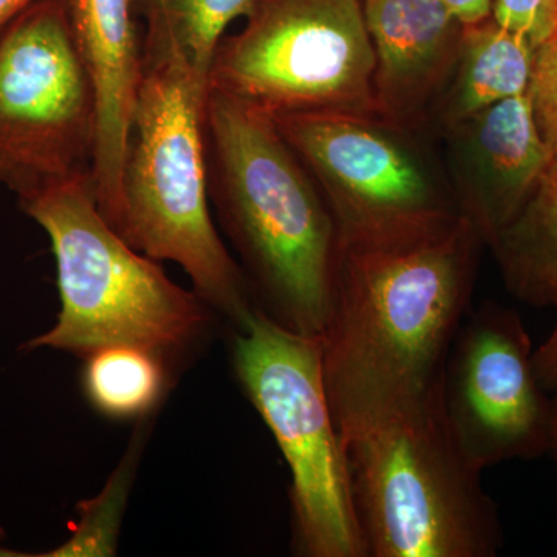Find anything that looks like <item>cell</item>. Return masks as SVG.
Here are the masks:
<instances>
[{
	"instance_id": "1",
	"label": "cell",
	"mask_w": 557,
	"mask_h": 557,
	"mask_svg": "<svg viewBox=\"0 0 557 557\" xmlns=\"http://www.w3.org/2000/svg\"><path fill=\"white\" fill-rule=\"evenodd\" d=\"M483 242L467 219L406 244H338L321 338L336 424L428 397L467 313Z\"/></svg>"
},
{
	"instance_id": "2",
	"label": "cell",
	"mask_w": 557,
	"mask_h": 557,
	"mask_svg": "<svg viewBox=\"0 0 557 557\" xmlns=\"http://www.w3.org/2000/svg\"><path fill=\"white\" fill-rule=\"evenodd\" d=\"M205 129L209 200L259 309L321 338L338 256L321 190L269 113L208 87Z\"/></svg>"
},
{
	"instance_id": "3",
	"label": "cell",
	"mask_w": 557,
	"mask_h": 557,
	"mask_svg": "<svg viewBox=\"0 0 557 557\" xmlns=\"http://www.w3.org/2000/svg\"><path fill=\"white\" fill-rule=\"evenodd\" d=\"M208 78L166 38L143 36L120 205L110 226L150 259L188 274L194 293L240 329L259 309L209 209Z\"/></svg>"
},
{
	"instance_id": "4",
	"label": "cell",
	"mask_w": 557,
	"mask_h": 557,
	"mask_svg": "<svg viewBox=\"0 0 557 557\" xmlns=\"http://www.w3.org/2000/svg\"><path fill=\"white\" fill-rule=\"evenodd\" d=\"M339 434L369 557L498 555L497 504L450 437L438 386L418 401L355 418Z\"/></svg>"
},
{
	"instance_id": "5",
	"label": "cell",
	"mask_w": 557,
	"mask_h": 557,
	"mask_svg": "<svg viewBox=\"0 0 557 557\" xmlns=\"http://www.w3.org/2000/svg\"><path fill=\"white\" fill-rule=\"evenodd\" d=\"M21 207L49 236L61 299L57 324L22 350L51 348L84 358L98 348L135 344L172 362L207 335L211 309L110 226L98 208L94 175Z\"/></svg>"
},
{
	"instance_id": "6",
	"label": "cell",
	"mask_w": 557,
	"mask_h": 557,
	"mask_svg": "<svg viewBox=\"0 0 557 557\" xmlns=\"http://www.w3.org/2000/svg\"><path fill=\"white\" fill-rule=\"evenodd\" d=\"M231 354L237 381L292 474L293 552L369 557L325 386L321 341L285 329L258 309L234 330Z\"/></svg>"
},
{
	"instance_id": "7",
	"label": "cell",
	"mask_w": 557,
	"mask_h": 557,
	"mask_svg": "<svg viewBox=\"0 0 557 557\" xmlns=\"http://www.w3.org/2000/svg\"><path fill=\"white\" fill-rule=\"evenodd\" d=\"M271 119L321 190L339 245L426 239L463 218L450 185L410 139L412 129L366 113L295 112Z\"/></svg>"
},
{
	"instance_id": "8",
	"label": "cell",
	"mask_w": 557,
	"mask_h": 557,
	"mask_svg": "<svg viewBox=\"0 0 557 557\" xmlns=\"http://www.w3.org/2000/svg\"><path fill=\"white\" fill-rule=\"evenodd\" d=\"M223 38L208 87L269 115H379L375 51L361 0H255Z\"/></svg>"
},
{
	"instance_id": "9",
	"label": "cell",
	"mask_w": 557,
	"mask_h": 557,
	"mask_svg": "<svg viewBox=\"0 0 557 557\" xmlns=\"http://www.w3.org/2000/svg\"><path fill=\"white\" fill-rule=\"evenodd\" d=\"M97 137L69 0H39L0 30V185L22 205L94 175Z\"/></svg>"
},
{
	"instance_id": "10",
	"label": "cell",
	"mask_w": 557,
	"mask_h": 557,
	"mask_svg": "<svg viewBox=\"0 0 557 557\" xmlns=\"http://www.w3.org/2000/svg\"><path fill=\"white\" fill-rule=\"evenodd\" d=\"M438 399L450 437L479 471L548 453L552 394L539 380L518 310L486 302L460 324Z\"/></svg>"
},
{
	"instance_id": "11",
	"label": "cell",
	"mask_w": 557,
	"mask_h": 557,
	"mask_svg": "<svg viewBox=\"0 0 557 557\" xmlns=\"http://www.w3.org/2000/svg\"><path fill=\"white\" fill-rule=\"evenodd\" d=\"M443 131L450 188L460 214L491 248L530 199L553 159L528 91Z\"/></svg>"
},
{
	"instance_id": "12",
	"label": "cell",
	"mask_w": 557,
	"mask_h": 557,
	"mask_svg": "<svg viewBox=\"0 0 557 557\" xmlns=\"http://www.w3.org/2000/svg\"><path fill=\"white\" fill-rule=\"evenodd\" d=\"M361 5L375 51L379 115L416 129L453 75L465 25L442 0H361Z\"/></svg>"
},
{
	"instance_id": "13",
	"label": "cell",
	"mask_w": 557,
	"mask_h": 557,
	"mask_svg": "<svg viewBox=\"0 0 557 557\" xmlns=\"http://www.w3.org/2000/svg\"><path fill=\"white\" fill-rule=\"evenodd\" d=\"M76 44L98 104L95 196L108 222L120 205L132 112L143 72L135 0H69Z\"/></svg>"
},
{
	"instance_id": "14",
	"label": "cell",
	"mask_w": 557,
	"mask_h": 557,
	"mask_svg": "<svg viewBox=\"0 0 557 557\" xmlns=\"http://www.w3.org/2000/svg\"><path fill=\"white\" fill-rule=\"evenodd\" d=\"M536 49L493 16L465 25L456 67L435 102L443 127L527 94Z\"/></svg>"
},
{
	"instance_id": "15",
	"label": "cell",
	"mask_w": 557,
	"mask_h": 557,
	"mask_svg": "<svg viewBox=\"0 0 557 557\" xmlns=\"http://www.w3.org/2000/svg\"><path fill=\"white\" fill-rule=\"evenodd\" d=\"M491 249L515 298L557 310V157Z\"/></svg>"
},
{
	"instance_id": "16",
	"label": "cell",
	"mask_w": 557,
	"mask_h": 557,
	"mask_svg": "<svg viewBox=\"0 0 557 557\" xmlns=\"http://www.w3.org/2000/svg\"><path fill=\"white\" fill-rule=\"evenodd\" d=\"M171 364L159 351L135 344L98 348L84 357V395L113 420L149 416L170 388Z\"/></svg>"
},
{
	"instance_id": "17",
	"label": "cell",
	"mask_w": 557,
	"mask_h": 557,
	"mask_svg": "<svg viewBox=\"0 0 557 557\" xmlns=\"http://www.w3.org/2000/svg\"><path fill=\"white\" fill-rule=\"evenodd\" d=\"M255 0H135L146 32L171 40L208 78L226 28L245 17Z\"/></svg>"
},
{
	"instance_id": "18",
	"label": "cell",
	"mask_w": 557,
	"mask_h": 557,
	"mask_svg": "<svg viewBox=\"0 0 557 557\" xmlns=\"http://www.w3.org/2000/svg\"><path fill=\"white\" fill-rule=\"evenodd\" d=\"M145 435L138 431L124 454L123 460L112 472L97 497L78 505L79 522L69 541L42 557H104L115 556L124 508L135 479L138 458L141 456Z\"/></svg>"
},
{
	"instance_id": "19",
	"label": "cell",
	"mask_w": 557,
	"mask_h": 557,
	"mask_svg": "<svg viewBox=\"0 0 557 557\" xmlns=\"http://www.w3.org/2000/svg\"><path fill=\"white\" fill-rule=\"evenodd\" d=\"M531 110L542 139L557 157V40L541 44L534 54L533 73L528 87Z\"/></svg>"
},
{
	"instance_id": "20",
	"label": "cell",
	"mask_w": 557,
	"mask_h": 557,
	"mask_svg": "<svg viewBox=\"0 0 557 557\" xmlns=\"http://www.w3.org/2000/svg\"><path fill=\"white\" fill-rule=\"evenodd\" d=\"M493 17L539 47L555 36L557 0H494Z\"/></svg>"
},
{
	"instance_id": "21",
	"label": "cell",
	"mask_w": 557,
	"mask_h": 557,
	"mask_svg": "<svg viewBox=\"0 0 557 557\" xmlns=\"http://www.w3.org/2000/svg\"><path fill=\"white\" fill-rule=\"evenodd\" d=\"M534 366L542 386L549 394L557 391V322L548 338L534 348Z\"/></svg>"
},
{
	"instance_id": "22",
	"label": "cell",
	"mask_w": 557,
	"mask_h": 557,
	"mask_svg": "<svg viewBox=\"0 0 557 557\" xmlns=\"http://www.w3.org/2000/svg\"><path fill=\"white\" fill-rule=\"evenodd\" d=\"M463 25L478 24L493 16L494 0H442Z\"/></svg>"
},
{
	"instance_id": "23",
	"label": "cell",
	"mask_w": 557,
	"mask_h": 557,
	"mask_svg": "<svg viewBox=\"0 0 557 557\" xmlns=\"http://www.w3.org/2000/svg\"><path fill=\"white\" fill-rule=\"evenodd\" d=\"M36 2L39 0H0V30Z\"/></svg>"
},
{
	"instance_id": "24",
	"label": "cell",
	"mask_w": 557,
	"mask_h": 557,
	"mask_svg": "<svg viewBox=\"0 0 557 557\" xmlns=\"http://www.w3.org/2000/svg\"><path fill=\"white\" fill-rule=\"evenodd\" d=\"M553 401V413H552V429H549V442H548V456H552L553 460L557 465V391L552 394Z\"/></svg>"
},
{
	"instance_id": "25",
	"label": "cell",
	"mask_w": 557,
	"mask_h": 557,
	"mask_svg": "<svg viewBox=\"0 0 557 557\" xmlns=\"http://www.w3.org/2000/svg\"><path fill=\"white\" fill-rule=\"evenodd\" d=\"M5 531L0 528V557H24V556H30L27 555V553H17L14 552V549L7 548L5 545H3V542H5Z\"/></svg>"
},
{
	"instance_id": "26",
	"label": "cell",
	"mask_w": 557,
	"mask_h": 557,
	"mask_svg": "<svg viewBox=\"0 0 557 557\" xmlns=\"http://www.w3.org/2000/svg\"><path fill=\"white\" fill-rule=\"evenodd\" d=\"M553 39H556V40H557V28H556L555 36H553Z\"/></svg>"
}]
</instances>
